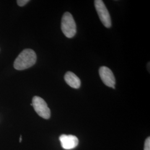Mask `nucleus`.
<instances>
[{"label":"nucleus","mask_w":150,"mask_h":150,"mask_svg":"<svg viewBox=\"0 0 150 150\" xmlns=\"http://www.w3.org/2000/svg\"><path fill=\"white\" fill-rule=\"evenodd\" d=\"M59 141L63 149L71 150L75 148L79 144L77 137L71 134H62L59 137Z\"/></svg>","instance_id":"423d86ee"},{"label":"nucleus","mask_w":150,"mask_h":150,"mask_svg":"<svg viewBox=\"0 0 150 150\" xmlns=\"http://www.w3.org/2000/svg\"><path fill=\"white\" fill-rule=\"evenodd\" d=\"M64 79L66 83L71 87L75 89H78L80 87V79L74 73L70 71L67 72L64 75Z\"/></svg>","instance_id":"0eeeda50"},{"label":"nucleus","mask_w":150,"mask_h":150,"mask_svg":"<svg viewBox=\"0 0 150 150\" xmlns=\"http://www.w3.org/2000/svg\"><path fill=\"white\" fill-rule=\"evenodd\" d=\"M144 150H150V138L149 137L146 139L145 143Z\"/></svg>","instance_id":"1a4fd4ad"},{"label":"nucleus","mask_w":150,"mask_h":150,"mask_svg":"<svg viewBox=\"0 0 150 150\" xmlns=\"http://www.w3.org/2000/svg\"><path fill=\"white\" fill-rule=\"evenodd\" d=\"M29 0H18L17 1V4L19 6H23L26 5L28 2H29Z\"/></svg>","instance_id":"6e6552de"},{"label":"nucleus","mask_w":150,"mask_h":150,"mask_svg":"<svg viewBox=\"0 0 150 150\" xmlns=\"http://www.w3.org/2000/svg\"><path fill=\"white\" fill-rule=\"evenodd\" d=\"M61 30L64 36L67 38H74L76 33V24L70 12H65L62 17Z\"/></svg>","instance_id":"f03ea898"},{"label":"nucleus","mask_w":150,"mask_h":150,"mask_svg":"<svg viewBox=\"0 0 150 150\" xmlns=\"http://www.w3.org/2000/svg\"><path fill=\"white\" fill-rule=\"evenodd\" d=\"M99 75L103 83L109 87L115 88L116 80L112 71L106 66H102L99 69Z\"/></svg>","instance_id":"39448f33"},{"label":"nucleus","mask_w":150,"mask_h":150,"mask_svg":"<svg viewBox=\"0 0 150 150\" xmlns=\"http://www.w3.org/2000/svg\"><path fill=\"white\" fill-rule=\"evenodd\" d=\"M37 56L31 49L23 50L15 60L13 66L17 70H24L33 66L36 62Z\"/></svg>","instance_id":"f257e3e1"},{"label":"nucleus","mask_w":150,"mask_h":150,"mask_svg":"<svg viewBox=\"0 0 150 150\" xmlns=\"http://www.w3.org/2000/svg\"><path fill=\"white\" fill-rule=\"evenodd\" d=\"M31 105L33 107L35 111L40 117L45 119L50 118V109L43 98L37 96L33 97L32 98V103Z\"/></svg>","instance_id":"7ed1b4c3"},{"label":"nucleus","mask_w":150,"mask_h":150,"mask_svg":"<svg viewBox=\"0 0 150 150\" xmlns=\"http://www.w3.org/2000/svg\"><path fill=\"white\" fill-rule=\"evenodd\" d=\"M94 4L102 24L107 28L111 27L112 25L111 17L103 1L102 0H95Z\"/></svg>","instance_id":"20e7f679"}]
</instances>
